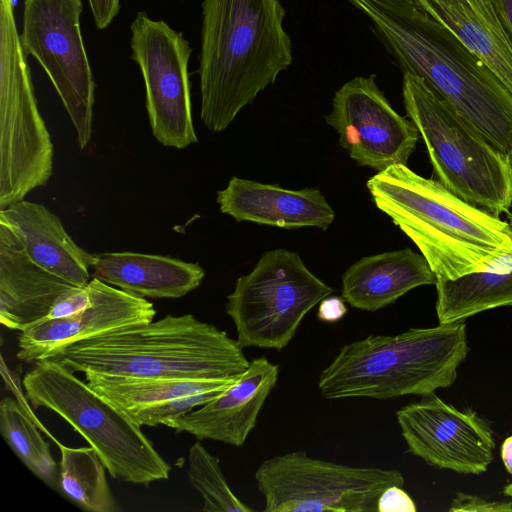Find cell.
<instances>
[{"mask_svg":"<svg viewBox=\"0 0 512 512\" xmlns=\"http://www.w3.org/2000/svg\"><path fill=\"white\" fill-rule=\"evenodd\" d=\"M363 12L403 73L421 79L505 156L512 151V93L413 0H347Z\"/></svg>","mask_w":512,"mask_h":512,"instance_id":"cell-1","label":"cell"},{"mask_svg":"<svg viewBox=\"0 0 512 512\" xmlns=\"http://www.w3.org/2000/svg\"><path fill=\"white\" fill-rule=\"evenodd\" d=\"M375 206L417 246L437 278L512 268L506 220L462 200L407 165L377 172L366 183Z\"/></svg>","mask_w":512,"mask_h":512,"instance_id":"cell-2","label":"cell"},{"mask_svg":"<svg viewBox=\"0 0 512 512\" xmlns=\"http://www.w3.org/2000/svg\"><path fill=\"white\" fill-rule=\"evenodd\" d=\"M279 0H203L200 117L224 131L292 62Z\"/></svg>","mask_w":512,"mask_h":512,"instance_id":"cell-3","label":"cell"},{"mask_svg":"<svg viewBox=\"0 0 512 512\" xmlns=\"http://www.w3.org/2000/svg\"><path fill=\"white\" fill-rule=\"evenodd\" d=\"M52 358L84 374L230 382L250 364L237 340L192 314L112 329L70 344Z\"/></svg>","mask_w":512,"mask_h":512,"instance_id":"cell-4","label":"cell"},{"mask_svg":"<svg viewBox=\"0 0 512 512\" xmlns=\"http://www.w3.org/2000/svg\"><path fill=\"white\" fill-rule=\"evenodd\" d=\"M469 350L464 321L369 335L339 350L320 373L318 389L328 400L430 395L452 386Z\"/></svg>","mask_w":512,"mask_h":512,"instance_id":"cell-5","label":"cell"},{"mask_svg":"<svg viewBox=\"0 0 512 512\" xmlns=\"http://www.w3.org/2000/svg\"><path fill=\"white\" fill-rule=\"evenodd\" d=\"M74 373L53 358L35 362L23 379L27 399L34 408H47L67 421L114 479L145 486L168 479L171 466L141 427Z\"/></svg>","mask_w":512,"mask_h":512,"instance_id":"cell-6","label":"cell"},{"mask_svg":"<svg viewBox=\"0 0 512 512\" xmlns=\"http://www.w3.org/2000/svg\"><path fill=\"white\" fill-rule=\"evenodd\" d=\"M402 96L422 137L437 181L495 216L512 206L508 157L453 111L421 79L403 73Z\"/></svg>","mask_w":512,"mask_h":512,"instance_id":"cell-7","label":"cell"},{"mask_svg":"<svg viewBox=\"0 0 512 512\" xmlns=\"http://www.w3.org/2000/svg\"><path fill=\"white\" fill-rule=\"evenodd\" d=\"M16 0H0V209L45 186L54 147L40 114L15 20Z\"/></svg>","mask_w":512,"mask_h":512,"instance_id":"cell-8","label":"cell"},{"mask_svg":"<svg viewBox=\"0 0 512 512\" xmlns=\"http://www.w3.org/2000/svg\"><path fill=\"white\" fill-rule=\"evenodd\" d=\"M334 289L313 274L300 255L287 249L263 253L252 271L240 276L227 296L242 348L282 350L306 314Z\"/></svg>","mask_w":512,"mask_h":512,"instance_id":"cell-9","label":"cell"},{"mask_svg":"<svg viewBox=\"0 0 512 512\" xmlns=\"http://www.w3.org/2000/svg\"><path fill=\"white\" fill-rule=\"evenodd\" d=\"M255 480L265 512H376L386 488L404 485L398 470L347 466L304 450L264 460Z\"/></svg>","mask_w":512,"mask_h":512,"instance_id":"cell-10","label":"cell"},{"mask_svg":"<svg viewBox=\"0 0 512 512\" xmlns=\"http://www.w3.org/2000/svg\"><path fill=\"white\" fill-rule=\"evenodd\" d=\"M82 0H24L20 40L54 86L76 132L77 144L90 143L95 81L83 42Z\"/></svg>","mask_w":512,"mask_h":512,"instance_id":"cell-11","label":"cell"},{"mask_svg":"<svg viewBox=\"0 0 512 512\" xmlns=\"http://www.w3.org/2000/svg\"><path fill=\"white\" fill-rule=\"evenodd\" d=\"M131 58L145 87V105L155 139L165 147L185 149L197 143L192 118L188 62L189 41L163 20L146 12L136 14L130 26Z\"/></svg>","mask_w":512,"mask_h":512,"instance_id":"cell-12","label":"cell"},{"mask_svg":"<svg viewBox=\"0 0 512 512\" xmlns=\"http://www.w3.org/2000/svg\"><path fill=\"white\" fill-rule=\"evenodd\" d=\"M375 78L372 74L346 82L335 92L325 121L336 130L351 159L380 172L407 165L420 134L410 119L393 109Z\"/></svg>","mask_w":512,"mask_h":512,"instance_id":"cell-13","label":"cell"},{"mask_svg":"<svg viewBox=\"0 0 512 512\" xmlns=\"http://www.w3.org/2000/svg\"><path fill=\"white\" fill-rule=\"evenodd\" d=\"M408 451L428 465L479 475L493 459V431L471 410H459L434 393L396 411Z\"/></svg>","mask_w":512,"mask_h":512,"instance_id":"cell-14","label":"cell"},{"mask_svg":"<svg viewBox=\"0 0 512 512\" xmlns=\"http://www.w3.org/2000/svg\"><path fill=\"white\" fill-rule=\"evenodd\" d=\"M91 304L86 309L60 319H41L21 331L16 357L31 363L54 357L75 342L126 325L150 322L153 303L97 278L88 283Z\"/></svg>","mask_w":512,"mask_h":512,"instance_id":"cell-15","label":"cell"},{"mask_svg":"<svg viewBox=\"0 0 512 512\" xmlns=\"http://www.w3.org/2000/svg\"><path fill=\"white\" fill-rule=\"evenodd\" d=\"M279 366L266 357L250 361L241 377L198 409L166 422L177 433L210 439L235 447L244 445L259 413L276 386Z\"/></svg>","mask_w":512,"mask_h":512,"instance_id":"cell-16","label":"cell"},{"mask_svg":"<svg viewBox=\"0 0 512 512\" xmlns=\"http://www.w3.org/2000/svg\"><path fill=\"white\" fill-rule=\"evenodd\" d=\"M89 387L138 426L164 425L204 405L234 382L84 374Z\"/></svg>","mask_w":512,"mask_h":512,"instance_id":"cell-17","label":"cell"},{"mask_svg":"<svg viewBox=\"0 0 512 512\" xmlns=\"http://www.w3.org/2000/svg\"><path fill=\"white\" fill-rule=\"evenodd\" d=\"M216 202L223 214L238 222L284 229L327 230L335 219L334 210L315 187L292 190L233 176L226 188L217 192Z\"/></svg>","mask_w":512,"mask_h":512,"instance_id":"cell-18","label":"cell"},{"mask_svg":"<svg viewBox=\"0 0 512 512\" xmlns=\"http://www.w3.org/2000/svg\"><path fill=\"white\" fill-rule=\"evenodd\" d=\"M66 281L37 265L11 229L0 222V322L23 331L45 318Z\"/></svg>","mask_w":512,"mask_h":512,"instance_id":"cell-19","label":"cell"},{"mask_svg":"<svg viewBox=\"0 0 512 512\" xmlns=\"http://www.w3.org/2000/svg\"><path fill=\"white\" fill-rule=\"evenodd\" d=\"M0 222L16 235L27 255L40 267L74 286L91 280L93 254L78 246L58 216L44 205L21 200L0 209Z\"/></svg>","mask_w":512,"mask_h":512,"instance_id":"cell-20","label":"cell"},{"mask_svg":"<svg viewBox=\"0 0 512 512\" xmlns=\"http://www.w3.org/2000/svg\"><path fill=\"white\" fill-rule=\"evenodd\" d=\"M91 277L142 298H180L198 288L205 270L198 263L138 252L93 254Z\"/></svg>","mask_w":512,"mask_h":512,"instance_id":"cell-21","label":"cell"},{"mask_svg":"<svg viewBox=\"0 0 512 512\" xmlns=\"http://www.w3.org/2000/svg\"><path fill=\"white\" fill-rule=\"evenodd\" d=\"M436 283L425 257L404 248L356 261L342 275L341 297L354 308L375 312L416 287Z\"/></svg>","mask_w":512,"mask_h":512,"instance_id":"cell-22","label":"cell"},{"mask_svg":"<svg viewBox=\"0 0 512 512\" xmlns=\"http://www.w3.org/2000/svg\"><path fill=\"white\" fill-rule=\"evenodd\" d=\"M474 53L512 93V41L493 0H413Z\"/></svg>","mask_w":512,"mask_h":512,"instance_id":"cell-23","label":"cell"},{"mask_svg":"<svg viewBox=\"0 0 512 512\" xmlns=\"http://www.w3.org/2000/svg\"><path fill=\"white\" fill-rule=\"evenodd\" d=\"M505 214L512 231V213ZM435 286L439 324L461 322L486 310L512 306V268L500 273H471L454 280L437 278Z\"/></svg>","mask_w":512,"mask_h":512,"instance_id":"cell-24","label":"cell"},{"mask_svg":"<svg viewBox=\"0 0 512 512\" xmlns=\"http://www.w3.org/2000/svg\"><path fill=\"white\" fill-rule=\"evenodd\" d=\"M60 449L58 487L75 505L89 512L120 510L106 480V468L90 447Z\"/></svg>","mask_w":512,"mask_h":512,"instance_id":"cell-25","label":"cell"},{"mask_svg":"<svg viewBox=\"0 0 512 512\" xmlns=\"http://www.w3.org/2000/svg\"><path fill=\"white\" fill-rule=\"evenodd\" d=\"M0 432L14 454L35 476L51 487L58 486L59 467L49 443L27 410L11 397L0 402Z\"/></svg>","mask_w":512,"mask_h":512,"instance_id":"cell-26","label":"cell"},{"mask_svg":"<svg viewBox=\"0 0 512 512\" xmlns=\"http://www.w3.org/2000/svg\"><path fill=\"white\" fill-rule=\"evenodd\" d=\"M188 477L203 498V511H253L233 493L221 470L219 459L212 455L200 440L195 441L189 448Z\"/></svg>","mask_w":512,"mask_h":512,"instance_id":"cell-27","label":"cell"},{"mask_svg":"<svg viewBox=\"0 0 512 512\" xmlns=\"http://www.w3.org/2000/svg\"><path fill=\"white\" fill-rule=\"evenodd\" d=\"M87 285L72 286L64 291L56 299L45 319L69 317L90 306L91 296Z\"/></svg>","mask_w":512,"mask_h":512,"instance_id":"cell-28","label":"cell"},{"mask_svg":"<svg viewBox=\"0 0 512 512\" xmlns=\"http://www.w3.org/2000/svg\"><path fill=\"white\" fill-rule=\"evenodd\" d=\"M448 510L451 512H512V502L489 501L477 495L457 492Z\"/></svg>","mask_w":512,"mask_h":512,"instance_id":"cell-29","label":"cell"},{"mask_svg":"<svg viewBox=\"0 0 512 512\" xmlns=\"http://www.w3.org/2000/svg\"><path fill=\"white\" fill-rule=\"evenodd\" d=\"M377 512H415L416 505L412 498L400 486L386 488L378 497Z\"/></svg>","mask_w":512,"mask_h":512,"instance_id":"cell-30","label":"cell"},{"mask_svg":"<svg viewBox=\"0 0 512 512\" xmlns=\"http://www.w3.org/2000/svg\"><path fill=\"white\" fill-rule=\"evenodd\" d=\"M346 313L347 307L342 297L328 296L320 302L317 317L323 322L333 323L342 319Z\"/></svg>","mask_w":512,"mask_h":512,"instance_id":"cell-31","label":"cell"},{"mask_svg":"<svg viewBox=\"0 0 512 512\" xmlns=\"http://www.w3.org/2000/svg\"><path fill=\"white\" fill-rule=\"evenodd\" d=\"M93 19L99 23L115 19L121 8V0H87Z\"/></svg>","mask_w":512,"mask_h":512,"instance_id":"cell-32","label":"cell"},{"mask_svg":"<svg viewBox=\"0 0 512 512\" xmlns=\"http://www.w3.org/2000/svg\"><path fill=\"white\" fill-rule=\"evenodd\" d=\"M498 18L512 41V0H493Z\"/></svg>","mask_w":512,"mask_h":512,"instance_id":"cell-33","label":"cell"},{"mask_svg":"<svg viewBox=\"0 0 512 512\" xmlns=\"http://www.w3.org/2000/svg\"><path fill=\"white\" fill-rule=\"evenodd\" d=\"M501 458L507 472L512 475V436L506 438L502 443Z\"/></svg>","mask_w":512,"mask_h":512,"instance_id":"cell-34","label":"cell"},{"mask_svg":"<svg viewBox=\"0 0 512 512\" xmlns=\"http://www.w3.org/2000/svg\"><path fill=\"white\" fill-rule=\"evenodd\" d=\"M503 492L505 495L512 498V483H509L506 486H504Z\"/></svg>","mask_w":512,"mask_h":512,"instance_id":"cell-35","label":"cell"},{"mask_svg":"<svg viewBox=\"0 0 512 512\" xmlns=\"http://www.w3.org/2000/svg\"><path fill=\"white\" fill-rule=\"evenodd\" d=\"M508 160H509V165H510L511 175H512V151H511V153L508 156Z\"/></svg>","mask_w":512,"mask_h":512,"instance_id":"cell-36","label":"cell"}]
</instances>
